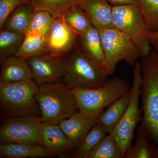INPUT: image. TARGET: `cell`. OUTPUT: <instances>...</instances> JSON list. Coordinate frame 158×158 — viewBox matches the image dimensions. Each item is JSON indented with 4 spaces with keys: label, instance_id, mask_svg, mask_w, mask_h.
I'll list each match as a JSON object with an SVG mask.
<instances>
[{
    "label": "cell",
    "instance_id": "obj_1",
    "mask_svg": "<svg viewBox=\"0 0 158 158\" xmlns=\"http://www.w3.org/2000/svg\"><path fill=\"white\" fill-rule=\"evenodd\" d=\"M140 63L143 116L137 133L146 135L158 148V51H151Z\"/></svg>",
    "mask_w": 158,
    "mask_h": 158
},
{
    "label": "cell",
    "instance_id": "obj_20",
    "mask_svg": "<svg viewBox=\"0 0 158 158\" xmlns=\"http://www.w3.org/2000/svg\"><path fill=\"white\" fill-rule=\"evenodd\" d=\"M106 135V133L101 126L97 123L78 144L76 151L72 157L90 158V155L100 141Z\"/></svg>",
    "mask_w": 158,
    "mask_h": 158
},
{
    "label": "cell",
    "instance_id": "obj_21",
    "mask_svg": "<svg viewBox=\"0 0 158 158\" xmlns=\"http://www.w3.org/2000/svg\"><path fill=\"white\" fill-rule=\"evenodd\" d=\"M53 20L52 15L47 11H34L30 27L25 33V37L47 38Z\"/></svg>",
    "mask_w": 158,
    "mask_h": 158
},
{
    "label": "cell",
    "instance_id": "obj_22",
    "mask_svg": "<svg viewBox=\"0 0 158 158\" xmlns=\"http://www.w3.org/2000/svg\"><path fill=\"white\" fill-rule=\"evenodd\" d=\"M25 39V34L2 30L0 32V62L17 54Z\"/></svg>",
    "mask_w": 158,
    "mask_h": 158
},
{
    "label": "cell",
    "instance_id": "obj_10",
    "mask_svg": "<svg viewBox=\"0 0 158 158\" xmlns=\"http://www.w3.org/2000/svg\"><path fill=\"white\" fill-rule=\"evenodd\" d=\"M26 59L31 69L32 80L38 86L58 81L64 78L67 68L66 57L43 54Z\"/></svg>",
    "mask_w": 158,
    "mask_h": 158
},
{
    "label": "cell",
    "instance_id": "obj_9",
    "mask_svg": "<svg viewBox=\"0 0 158 158\" xmlns=\"http://www.w3.org/2000/svg\"><path fill=\"white\" fill-rule=\"evenodd\" d=\"M42 123L37 116L7 118L0 129L1 143L41 145Z\"/></svg>",
    "mask_w": 158,
    "mask_h": 158
},
{
    "label": "cell",
    "instance_id": "obj_11",
    "mask_svg": "<svg viewBox=\"0 0 158 158\" xmlns=\"http://www.w3.org/2000/svg\"><path fill=\"white\" fill-rule=\"evenodd\" d=\"M78 37L79 35L65 23L62 15L54 18L47 38V54L67 57L76 47Z\"/></svg>",
    "mask_w": 158,
    "mask_h": 158
},
{
    "label": "cell",
    "instance_id": "obj_12",
    "mask_svg": "<svg viewBox=\"0 0 158 158\" xmlns=\"http://www.w3.org/2000/svg\"><path fill=\"white\" fill-rule=\"evenodd\" d=\"M78 5L85 11L91 25L95 28L113 27V7L106 0H80Z\"/></svg>",
    "mask_w": 158,
    "mask_h": 158
},
{
    "label": "cell",
    "instance_id": "obj_24",
    "mask_svg": "<svg viewBox=\"0 0 158 158\" xmlns=\"http://www.w3.org/2000/svg\"><path fill=\"white\" fill-rule=\"evenodd\" d=\"M137 140L128 150L125 158H157L158 148L146 135L138 134Z\"/></svg>",
    "mask_w": 158,
    "mask_h": 158
},
{
    "label": "cell",
    "instance_id": "obj_26",
    "mask_svg": "<svg viewBox=\"0 0 158 158\" xmlns=\"http://www.w3.org/2000/svg\"><path fill=\"white\" fill-rule=\"evenodd\" d=\"M123 155L116 139L108 134L100 141L89 158H121Z\"/></svg>",
    "mask_w": 158,
    "mask_h": 158
},
{
    "label": "cell",
    "instance_id": "obj_13",
    "mask_svg": "<svg viewBox=\"0 0 158 158\" xmlns=\"http://www.w3.org/2000/svg\"><path fill=\"white\" fill-rule=\"evenodd\" d=\"M97 123V118L86 116L79 111L60 122L59 125L74 146L77 147Z\"/></svg>",
    "mask_w": 158,
    "mask_h": 158
},
{
    "label": "cell",
    "instance_id": "obj_29",
    "mask_svg": "<svg viewBox=\"0 0 158 158\" xmlns=\"http://www.w3.org/2000/svg\"><path fill=\"white\" fill-rule=\"evenodd\" d=\"M30 3V0H0V30L9 15L19 6L24 3Z\"/></svg>",
    "mask_w": 158,
    "mask_h": 158
},
{
    "label": "cell",
    "instance_id": "obj_18",
    "mask_svg": "<svg viewBox=\"0 0 158 158\" xmlns=\"http://www.w3.org/2000/svg\"><path fill=\"white\" fill-rule=\"evenodd\" d=\"M53 154L41 145L21 144H0V158L47 157Z\"/></svg>",
    "mask_w": 158,
    "mask_h": 158
},
{
    "label": "cell",
    "instance_id": "obj_15",
    "mask_svg": "<svg viewBox=\"0 0 158 158\" xmlns=\"http://www.w3.org/2000/svg\"><path fill=\"white\" fill-rule=\"evenodd\" d=\"M41 145L53 154H61L72 149L73 144L59 124L42 123Z\"/></svg>",
    "mask_w": 158,
    "mask_h": 158
},
{
    "label": "cell",
    "instance_id": "obj_28",
    "mask_svg": "<svg viewBox=\"0 0 158 158\" xmlns=\"http://www.w3.org/2000/svg\"><path fill=\"white\" fill-rule=\"evenodd\" d=\"M138 8L152 32L158 31V0H139Z\"/></svg>",
    "mask_w": 158,
    "mask_h": 158
},
{
    "label": "cell",
    "instance_id": "obj_27",
    "mask_svg": "<svg viewBox=\"0 0 158 158\" xmlns=\"http://www.w3.org/2000/svg\"><path fill=\"white\" fill-rule=\"evenodd\" d=\"M47 38L25 37L23 43L15 56L27 59L36 55L47 54Z\"/></svg>",
    "mask_w": 158,
    "mask_h": 158
},
{
    "label": "cell",
    "instance_id": "obj_31",
    "mask_svg": "<svg viewBox=\"0 0 158 158\" xmlns=\"http://www.w3.org/2000/svg\"><path fill=\"white\" fill-rule=\"evenodd\" d=\"M149 40L154 50L158 51V31L151 32L149 34Z\"/></svg>",
    "mask_w": 158,
    "mask_h": 158
},
{
    "label": "cell",
    "instance_id": "obj_17",
    "mask_svg": "<svg viewBox=\"0 0 158 158\" xmlns=\"http://www.w3.org/2000/svg\"><path fill=\"white\" fill-rule=\"evenodd\" d=\"M131 90L108 107L103 111L97 118V123L100 125L107 134L112 132L121 119L129 103Z\"/></svg>",
    "mask_w": 158,
    "mask_h": 158
},
{
    "label": "cell",
    "instance_id": "obj_25",
    "mask_svg": "<svg viewBox=\"0 0 158 158\" xmlns=\"http://www.w3.org/2000/svg\"><path fill=\"white\" fill-rule=\"evenodd\" d=\"M35 11L48 12L53 18L62 15L72 6L78 5L80 0H30Z\"/></svg>",
    "mask_w": 158,
    "mask_h": 158
},
{
    "label": "cell",
    "instance_id": "obj_3",
    "mask_svg": "<svg viewBox=\"0 0 158 158\" xmlns=\"http://www.w3.org/2000/svg\"><path fill=\"white\" fill-rule=\"evenodd\" d=\"M79 111L86 116L97 118L104 111L131 90L128 82L114 77L105 82L101 87L91 89H73Z\"/></svg>",
    "mask_w": 158,
    "mask_h": 158
},
{
    "label": "cell",
    "instance_id": "obj_2",
    "mask_svg": "<svg viewBox=\"0 0 158 158\" xmlns=\"http://www.w3.org/2000/svg\"><path fill=\"white\" fill-rule=\"evenodd\" d=\"M42 123L59 124L79 111L73 91L60 81L39 86L36 95Z\"/></svg>",
    "mask_w": 158,
    "mask_h": 158
},
{
    "label": "cell",
    "instance_id": "obj_23",
    "mask_svg": "<svg viewBox=\"0 0 158 158\" xmlns=\"http://www.w3.org/2000/svg\"><path fill=\"white\" fill-rule=\"evenodd\" d=\"M62 16L65 23L79 36L92 26L88 15L78 5L72 6Z\"/></svg>",
    "mask_w": 158,
    "mask_h": 158
},
{
    "label": "cell",
    "instance_id": "obj_5",
    "mask_svg": "<svg viewBox=\"0 0 158 158\" xmlns=\"http://www.w3.org/2000/svg\"><path fill=\"white\" fill-rule=\"evenodd\" d=\"M38 88L32 80L0 85V102L5 113L12 117H40L36 98Z\"/></svg>",
    "mask_w": 158,
    "mask_h": 158
},
{
    "label": "cell",
    "instance_id": "obj_6",
    "mask_svg": "<svg viewBox=\"0 0 158 158\" xmlns=\"http://www.w3.org/2000/svg\"><path fill=\"white\" fill-rule=\"evenodd\" d=\"M113 7V27L129 37L138 49L141 58L147 56L152 49L149 40L152 31L139 8L130 5Z\"/></svg>",
    "mask_w": 158,
    "mask_h": 158
},
{
    "label": "cell",
    "instance_id": "obj_14",
    "mask_svg": "<svg viewBox=\"0 0 158 158\" xmlns=\"http://www.w3.org/2000/svg\"><path fill=\"white\" fill-rule=\"evenodd\" d=\"M1 63L0 85L32 80L31 69L23 57L11 56Z\"/></svg>",
    "mask_w": 158,
    "mask_h": 158
},
{
    "label": "cell",
    "instance_id": "obj_16",
    "mask_svg": "<svg viewBox=\"0 0 158 158\" xmlns=\"http://www.w3.org/2000/svg\"><path fill=\"white\" fill-rule=\"evenodd\" d=\"M77 46L87 56L108 71L100 35L98 29L90 26L84 34L79 36Z\"/></svg>",
    "mask_w": 158,
    "mask_h": 158
},
{
    "label": "cell",
    "instance_id": "obj_8",
    "mask_svg": "<svg viewBox=\"0 0 158 158\" xmlns=\"http://www.w3.org/2000/svg\"><path fill=\"white\" fill-rule=\"evenodd\" d=\"M109 74L114 73L118 62L125 61L135 65L141 55L126 34L115 28L98 30Z\"/></svg>",
    "mask_w": 158,
    "mask_h": 158
},
{
    "label": "cell",
    "instance_id": "obj_4",
    "mask_svg": "<svg viewBox=\"0 0 158 158\" xmlns=\"http://www.w3.org/2000/svg\"><path fill=\"white\" fill-rule=\"evenodd\" d=\"M66 58L67 68L63 80L72 90L101 87L110 75L106 69L87 56L77 46Z\"/></svg>",
    "mask_w": 158,
    "mask_h": 158
},
{
    "label": "cell",
    "instance_id": "obj_30",
    "mask_svg": "<svg viewBox=\"0 0 158 158\" xmlns=\"http://www.w3.org/2000/svg\"><path fill=\"white\" fill-rule=\"evenodd\" d=\"M113 6L130 5L137 6L139 5V0H106Z\"/></svg>",
    "mask_w": 158,
    "mask_h": 158
},
{
    "label": "cell",
    "instance_id": "obj_32",
    "mask_svg": "<svg viewBox=\"0 0 158 158\" xmlns=\"http://www.w3.org/2000/svg\"><path fill=\"white\" fill-rule=\"evenodd\" d=\"M157 158H158V157H157Z\"/></svg>",
    "mask_w": 158,
    "mask_h": 158
},
{
    "label": "cell",
    "instance_id": "obj_7",
    "mask_svg": "<svg viewBox=\"0 0 158 158\" xmlns=\"http://www.w3.org/2000/svg\"><path fill=\"white\" fill-rule=\"evenodd\" d=\"M132 87L129 103L121 119L110 134L116 139L123 158L132 144L134 133L138 123L141 121V111L139 108V98L142 83L140 62L134 65Z\"/></svg>",
    "mask_w": 158,
    "mask_h": 158
},
{
    "label": "cell",
    "instance_id": "obj_19",
    "mask_svg": "<svg viewBox=\"0 0 158 158\" xmlns=\"http://www.w3.org/2000/svg\"><path fill=\"white\" fill-rule=\"evenodd\" d=\"M35 11L30 3H24L14 10L5 21L1 30L25 34Z\"/></svg>",
    "mask_w": 158,
    "mask_h": 158
}]
</instances>
